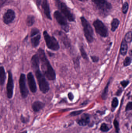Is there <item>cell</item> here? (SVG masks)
Segmentation results:
<instances>
[{"mask_svg": "<svg viewBox=\"0 0 132 133\" xmlns=\"http://www.w3.org/2000/svg\"><path fill=\"white\" fill-rule=\"evenodd\" d=\"M15 17L14 11L12 9H8L3 16L4 22L7 25L10 24L13 22Z\"/></svg>", "mask_w": 132, "mask_h": 133, "instance_id": "7c38bea8", "label": "cell"}, {"mask_svg": "<svg viewBox=\"0 0 132 133\" xmlns=\"http://www.w3.org/2000/svg\"><path fill=\"white\" fill-rule=\"evenodd\" d=\"M98 9L104 14L109 12L112 8L111 4L107 0H91Z\"/></svg>", "mask_w": 132, "mask_h": 133, "instance_id": "8992f818", "label": "cell"}, {"mask_svg": "<svg viewBox=\"0 0 132 133\" xmlns=\"http://www.w3.org/2000/svg\"><path fill=\"white\" fill-rule=\"evenodd\" d=\"M120 23V21L118 18H114L111 23V30L112 32H114L118 29Z\"/></svg>", "mask_w": 132, "mask_h": 133, "instance_id": "44dd1931", "label": "cell"}, {"mask_svg": "<svg viewBox=\"0 0 132 133\" xmlns=\"http://www.w3.org/2000/svg\"><path fill=\"white\" fill-rule=\"evenodd\" d=\"M54 17L58 23L60 25L62 29L66 32H68L69 31V26L66 18L58 11H56L54 12Z\"/></svg>", "mask_w": 132, "mask_h": 133, "instance_id": "ba28073f", "label": "cell"}, {"mask_svg": "<svg viewBox=\"0 0 132 133\" xmlns=\"http://www.w3.org/2000/svg\"><path fill=\"white\" fill-rule=\"evenodd\" d=\"M19 133H28V131H26V130H25V131H23V132Z\"/></svg>", "mask_w": 132, "mask_h": 133, "instance_id": "b9f144b4", "label": "cell"}, {"mask_svg": "<svg viewBox=\"0 0 132 133\" xmlns=\"http://www.w3.org/2000/svg\"><path fill=\"white\" fill-rule=\"evenodd\" d=\"M132 109V103L131 102H129L126 105V111H128L131 110Z\"/></svg>", "mask_w": 132, "mask_h": 133, "instance_id": "d6a6232c", "label": "cell"}, {"mask_svg": "<svg viewBox=\"0 0 132 133\" xmlns=\"http://www.w3.org/2000/svg\"><path fill=\"white\" fill-rule=\"evenodd\" d=\"M57 35L59 37L60 39L62 41L65 47L69 48L71 46L70 41L67 37V35L63 32L60 31H57L56 32Z\"/></svg>", "mask_w": 132, "mask_h": 133, "instance_id": "4fadbf2b", "label": "cell"}, {"mask_svg": "<svg viewBox=\"0 0 132 133\" xmlns=\"http://www.w3.org/2000/svg\"><path fill=\"white\" fill-rule=\"evenodd\" d=\"M6 1V0H0V6L2 5Z\"/></svg>", "mask_w": 132, "mask_h": 133, "instance_id": "f35d334b", "label": "cell"}, {"mask_svg": "<svg viewBox=\"0 0 132 133\" xmlns=\"http://www.w3.org/2000/svg\"><path fill=\"white\" fill-rule=\"evenodd\" d=\"M37 54L38 55L40 62L41 63L43 74L49 80H55L56 77V72L46 57L44 50L39 48L37 51Z\"/></svg>", "mask_w": 132, "mask_h": 133, "instance_id": "7a4b0ae2", "label": "cell"}, {"mask_svg": "<svg viewBox=\"0 0 132 133\" xmlns=\"http://www.w3.org/2000/svg\"><path fill=\"white\" fill-rule=\"evenodd\" d=\"M73 61L74 66L77 67H79V65H80L79 59L78 58H76V59H74Z\"/></svg>", "mask_w": 132, "mask_h": 133, "instance_id": "8d00e7d4", "label": "cell"}, {"mask_svg": "<svg viewBox=\"0 0 132 133\" xmlns=\"http://www.w3.org/2000/svg\"><path fill=\"white\" fill-rule=\"evenodd\" d=\"M129 83H130V82H129V81L123 80L121 81L120 84H121V85L122 86L123 88H125L129 84Z\"/></svg>", "mask_w": 132, "mask_h": 133, "instance_id": "4dcf8cb0", "label": "cell"}, {"mask_svg": "<svg viewBox=\"0 0 132 133\" xmlns=\"http://www.w3.org/2000/svg\"><path fill=\"white\" fill-rule=\"evenodd\" d=\"M112 77H111L108 80L106 86L105 87L103 92L102 94V98L103 100H106L108 97V88H109V85L111 83V81Z\"/></svg>", "mask_w": 132, "mask_h": 133, "instance_id": "ffe728a7", "label": "cell"}, {"mask_svg": "<svg viewBox=\"0 0 132 133\" xmlns=\"http://www.w3.org/2000/svg\"><path fill=\"white\" fill-rule=\"evenodd\" d=\"M19 84L22 97L23 98H26L28 95L29 91L26 86V75L24 74L21 73L20 75Z\"/></svg>", "mask_w": 132, "mask_h": 133, "instance_id": "9c48e42d", "label": "cell"}, {"mask_svg": "<svg viewBox=\"0 0 132 133\" xmlns=\"http://www.w3.org/2000/svg\"><path fill=\"white\" fill-rule=\"evenodd\" d=\"M114 123L115 127L116 132L118 133L119 132V130H120V129H119V123L118 122L116 121V120H115Z\"/></svg>", "mask_w": 132, "mask_h": 133, "instance_id": "1f68e13d", "label": "cell"}, {"mask_svg": "<svg viewBox=\"0 0 132 133\" xmlns=\"http://www.w3.org/2000/svg\"><path fill=\"white\" fill-rule=\"evenodd\" d=\"M32 68L35 72L38 84L40 90L42 93L46 94L49 91V84L40 69V60L38 54L34 55L31 58Z\"/></svg>", "mask_w": 132, "mask_h": 133, "instance_id": "6da1fadb", "label": "cell"}, {"mask_svg": "<svg viewBox=\"0 0 132 133\" xmlns=\"http://www.w3.org/2000/svg\"><path fill=\"white\" fill-rule=\"evenodd\" d=\"M31 43L33 47L36 48L38 46L40 43L41 36L40 34L35 35L31 37Z\"/></svg>", "mask_w": 132, "mask_h": 133, "instance_id": "e0dca14e", "label": "cell"}, {"mask_svg": "<svg viewBox=\"0 0 132 133\" xmlns=\"http://www.w3.org/2000/svg\"><path fill=\"white\" fill-rule=\"evenodd\" d=\"M57 7L61 11L62 13L64 15L65 18L67 19L69 22H74L75 17L74 15L71 12L70 9L66 5L61 2L60 0H54Z\"/></svg>", "mask_w": 132, "mask_h": 133, "instance_id": "277c9868", "label": "cell"}, {"mask_svg": "<svg viewBox=\"0 0 132 133\" xmlns=\"http://www.w3.org/2000/svg\"><path fill=\"white\" fill-rule=\"evenodd\" d=\"M90 121L89 115L84 114L81 116L80 119L77 121V123L81 126H85L89 123Z\"/></svg>", "mask_w": 132, "mask_h": 133, "instance_id": "2e32d148", "label": "cell"}, {"mask_svg": "<svg viewBox=\"0 0 132 133\" xmlns=\"http://www.w3.org/2000/svg\"><path fill=\"white\" fill-rule=\"evenodd\" d=\"M43 36L46 46L50 50L57 51L60 49V45L57 40L53 36H50L47 31L43 32Z\"/></svg>", "mask_w": 132, "mask_h": 133, "instance_id": "5b68a950", "label": "cell"}, {"mask_svg": "<svg viewBox=\"0 0 132 133\" xmlns=\"http://www.w3.org/2000/svg\"><path fill=\"white\" fill-rule=\"evenodd\" d=\"M20 119L22 123H24V124H26V123H28L29 121V118L25 117L23 116V115H21V117H20Z\"/></svg>", "mask_w": 132, "mask_h": 133, "instance_id": "f546056e", "label": "cell"}, {"mask_svg": "<svg viewBox=\"0 0 132 133\" xmlns=\"http://www.w3.org/2000/svg\"><path fill=\"white\" fill-rule=\"evenodd\" d=\"M129 9V4L127 2H125L122 5V12L124 14H126L128 12Z\"/></svg>", "mask_w": 132, "mask_h": 133, "instance_id": "4316f807", "label": "cell"}, {"mask_svg": "<svg viewBox=\"0 0 132 133\" xmlns=\"http://www.w3.org/2000/svg\"><path fill=\"white\" fill-rule=\"evenodd\" d=\"M122 91H123V89L122 88H120L119 89H118V90L117 92H116L115 95H116L117 96L119 97V96H120L122 94Z\"/></svg>", "mask_w": 132, "mask_h": 133, "instance_id": "74e56055", "label": "cell"}, {"mask_svg": "<svg viewBox=\"0 0 132 133\" xmlns=\"http://www.w3.org/2000/svg\"><path fill=\"white\" fill-rule=\"evenodd\" d=\"M82 26L83 27L84 36L88 43H90L94 41V32L91 25L88 21L83 16L80 18Z\"/></svg>", "mask_w": 132, "mask_h": 133, "instance_id": "3957f363", "label": "cell"}, {"mask_svg": "<svg viewBox=\"0 0 132 133\" xmlns=\"http://www.w3.org/2000/svg\"><path fill=\"white\" fill-rule=\"evenodd\" d=\"M35 17L32 15L28 16L26 19V24L28 26H31L35 23Z\"/></svg>", "mask_w": 132, "mask_h": 133, "instance_id": "7402d4cb", "label": "cell"}, {"mask_svg": "<svg viewBox=\"0 0 132 133\" xmlns=\"http://www.w3.org/2000/svg\"><path fill=\"white\" fill-rule=\"evenodd\" d=\"M42 8L44 11V14L47 18L52 20V18L50 15L49 5L47 0H43L42 4Z\"/></svg>", "mask_w": 132, "mask_h": 133, "instance_id": "5bb4252c", "label": "cell"}, {"mask_svg": "<svg viewBox=\"0 0 132 133\" xmlns=\"http://www.w3.org/2000/svg\"><path fill=\"white\" fill-rule=\"evenodd\" d=\"M42 0H36V3L38 6H40L41 4Z\"/></svg>", "mask_w": 132, "mask_h": 133, "instance_id": "ab89813d", "label": "cell"}, {"mask_svg": "<svg viewBox=\"0 0 132 133\" xmlns=\"http://www.w3.org/2000/svg\"><path fill=\"white\" fill-rule=\"evenodd\" d=\"M67 96H68V98L69 99L70 101H73L74 98V95L73 94L72 92H69L67 94Z\"/></svg>", "mask_w": 132, "mask_h": 133, "instance_id": "d590c367", "label": "cell"}, {"mask_svg": "<svg viewBox=\"0 0 132 133\" xmlns=\"http://www.w3.org/2000/svg\"><path fill=\"white\" fill-rule=\"evenodd\" d=\"M48 54H49V55L50 56V57H51V56H52L53 55H54V54H52V53H50V52H48Z\"/></svg>", "mask_w": 132, "mask_h": 133, "instance_id": "60d3db41", "label": "cell"}, {"mask_svg": "<svg viewBox=\"0 0 132 133\" xmlns=\"http://www.w3.org/2000/svg\"><path fill=\"white\" fill-rule=\"evenodd\" d=\"M39 34H40V30H39L38 29L36 28H33L31 30L30 37Z\"/></svg>", "mask_w": 132, "mask_h": 133, "instance_id": "83f0119b", "label": "cell"}, {"mask_svg": "<svg viewBox=\"0 0 132 133\" xmlns=\"http://www.w3.org/2000/svg\"><path fill=\"white\" fill-rule=\"evenodd\" d=\"M45 104L40 101L34 102L32 105V109L35 112H38L45 107Z\"/></svg>", "mask_w": 132, "mask_h": 133, "instance_id": "9a60e30c", "label": "cell"}, {"mask_svg": "<svg viewBox=\"0 0 132 133\" xmlns=\"http://www.w3.org/2000/svg\"><path fill=\"white\" fill-rule=\"evenodd\" d=\"M132 32L129 31L126 34L124 40L128 43H131L132 42Z\"/></svg>", "mask_w": 132, "mask_h": 133, "instance_id": "d4e9b609", "label": "cell"}, {"mask_svg": "<svg viewBox=\"0 0 132 133\" xmlns=\"http://www.w3.org/2000/svg\"><path fill=\"white\" fill-rule=\"evenodd\" d=\"M8 80L6 90L7 97L9 99L12 98L14 92V83L12 74L11 70H8Z\"/></svg>", "mask_w": 132, "mask_h": 133, "instance_id": "30bf717a", "label": "cell"}, {"mask_svg": "<svg viewBox=\"0 0 132 133\" xmlns=\"http://www.w3.org/2000/svg\"><path fill=\"white\" fill-rule=\"evenodd\" d=\"M132 59L129 57H127L126 58L123 62V65L125 66H129L131 64Z\"/></svg>", "mask_w": 132, "mask_h": 133, "instance_id": "484cf974", "label": "cell"}, {"mask_svg": "<svg viewBox=\"0 0 132 133\" xmlns=\"http://www.w3.org/2000/svg\"><path fill=\"white\" fill-rule=\"evenodd\" d=\"M93 25L96 32L103 37H106L108 36V30L102 21L97 19L94 22Z\"/></svg>", "mask_w": 132, "mask_h": 133, "instance_id": "52a82bcc", "label": "cell"}, {"mask_svg": "<svg viewBox=\"0 0 132 133\" xmlns=\"http://www.w3.org/2000/svg\"><path fill=\"white\" fill-rule=\"evenodd\" d=\"M91 60H92V61L94 63H97L99 61V58L97 57V56H91Z\"/></svg>", "mask_w": 132, "mask_h": 133, "instance_id": "836d02e7", "label": "cell"}, {"mask_svg": "<svg viewBox=\"0 0 132 133\" xmlns=\"http://www.w3.org/2000/svg\"><path fill=\"white\" fill-rule=\"evenodd\" d=\"M119 105V100L117 97H114L112 99V111H114L116 108Z\"/></svg>", "mask_w": 132, "mask_h": 133, "instance_id": "cb8c5ba5", "label": "cell"}, {"mask_svg": "<svg viewBox=\"0 0 132 133\" xmlns=\"http://www.w3.org/2000/svg\"><path fill=\"white\" fill-rule=\"evenodd\" d=\"M100 130L103 132H107L109 131L110 129L105 123H103L101 126Z\"/></svg>", "mask_w": 132, "mask_h": 133, "instance_id": "f1b7e54d", "label": "cell"}, {"mask_svg": "<svg viewBox=\"0 0 132 133\" xmlns=\"http://www.w3.org/2000/svg\"><path fill=\"white\" fill-rule=\"evenodd\" d=\"M78 1H80L83 2L85 1V0H78Z\"/></svg>", "mask_w": 132, "mask_h": 133, "instance_id": "7bdbcfd3", "label": "cell"}, {"mask_svg": "<svg viewBox=\"0 0 132 133\" xmlns=\"http://www.w3.org/2000/svg\"><path fill=\"white\" fill-rule=\"evenodd\" d=\"M80 51L81 54V56L86 61H88V57L87 54L86 53L84 48L83 46H81L80 48Z\"/></svg>", "mask_w": 132, "mask_h": 133, "instance_id": "603a6c76", "label": "cell"}, {"mask_svg": "<svg viewBox=\"0 0 132 133\" xmlns=\"http://www.w3.org/2000/svg\"><path fill=\"white\" fill-rule=\"evenodd\" d=\"M6 73L3 66H0V85L3 86L6 80Z\"/></svg>", "mask_w": 132, "mask_h": 133, "instance_id": "d6986e66", "label": "cell"}, {"mask_svg": "<svg viewBox=\"0 0 132 133\" xmlns=\"http://www.w3.org/2000/svg\"><path fill=\"white\" fill-rule=\"evenodd\" d=\"M128 43L126 42L125 40L123 39L121 44L120 48V53L122 56H125L128 52Z\"/></svg>", "mask_w": 132, "mask_h": 133, "instance_id": "ac0fdd59", "label": "cell"}, {"mask_svg": "<svg viewBox=\"0 0 132 133\" xmlns=\"http://www.w3.org/2000/svg\"><path fill=\"white\" fill-rule=\"evenodd\" d=\"M83 111L82 110H81V111H76L73 112H71V115L72 116H74L78 115H80V114H81L82 113V112Z\"/></svg>", "mask_w": 132, "mask_h": 133, "instance_id": "e575fe53", "label": "cell"}, {"mask_svg": "<svg viewBox=\"0 0 132 133\" xmlns=\"http://www.w3.org/2000/svg\"><path fill=\"white\" fill-rule=\"evenodd\" d=\"M27 79L30 90L32 93H36L37 91V87L34 76L32 72L28 73L27 75Z\"/></svg>", "mask_w": 132, "mask_h": 133, "instance_id": "8fae6325", "label": "cell"}]
</instances>
